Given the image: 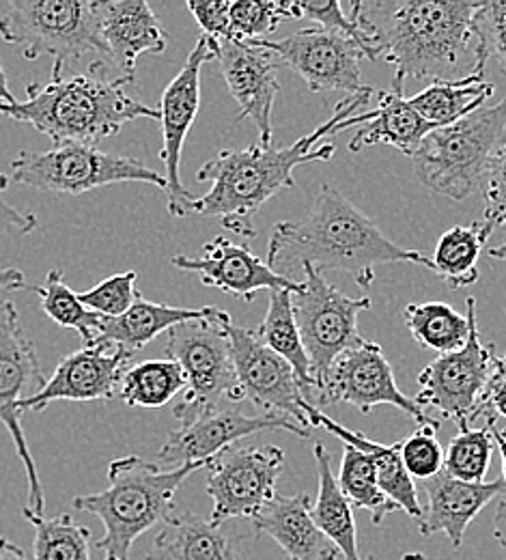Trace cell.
Wrapping results in <instances>:
<instances>
[{
  "label": "cell",
  "instance_id": "44",
  "mask_svg": "<svg viewBox=\"0 0 506 560\" xmlns=\"http://www.w3.org/2000/svg\"><path fill=\"white\" fill-rule=\"evenodd\" d=\"M231 2L228 0H188V11L195 15L203 37L216 52L217 46L231 42Z\"/></svg>",
  "mask_w": 506,
  "mask_h": 560
},
{
  "label": "cell",
  "instance_id": "28",
  "mask_svg": "<svg viewBox=\"0 0 506 560\" xmlns=\"http://www.w3.org/2000/svg\"><path fill=\"white\" fill-rule=\"evenodd\" d=\"M435 126L425 121L403 97V89L392 86L386 93H379V106L375 108V117L358 128L354 139L350 140V151L358 153L373 144H390L401 153L410 155L419 149Z\"/></svg>",
  "mask_w": 506,
  "mask_h": 560
},
{
  "label": "cell",
  "instance_id": "51",
  "mask_svg": "<svg viewBox=\"0 0 506 560\" xmlns=\"http://www.w3.org/2000/svg\"><path fill=\"white\" fill-rule=\"evenodd\" d=\"M0 102H7V104L15 102L13 93L9 91V80H7V73H4V68H2V61H0Z\"/></svg>",
  "mask_w": 506,
  "mask_h": 560
},
{
  "label": "cell",
  "instance_id": "40",
  "mask_svg": "<svg viewBox=\"0 0 506 560\" xmlns=\"http://www.w3.org/2000/svg\"><path fill=\"white\" fill-rule=\"evenodd\" d=\"M295 20L299 18H308L315 24H319V28L323 31H332V33H341L348 39L356 42L362 48V52L366 55L368 61L377 59L375 46H373V37L368 33L366 22L362 20L356 2H352V13L348 15L343 11V4L339 0H295Z\"/></svg>",
  "mask_w": 506,
  "mask_h": 560
},
{
  "label": "cell",
  "instance_id": "11",
  "mask_svg": "<svg viewBox=\"0 0 506 560\" xmlns=\"http://www.w3.org/2000/svg\"><path fill=\"white\" fill-rule=\"evenodd\" d=\"M44 384L46 377L35 343L24 332L15 304L0 295V422L7 427L15 453L24 464L28 479V509L35 515H44L46 495L22 429L17 406L22 399L35 395Z\"/></svg>",
  "mask_w": 506,
  "mask_h": 560
},
{
  "label": "cell",
  "instance_id": "25",
  "mask_svg": "<svg viewBox=\"0 0 506 560\" xmlns=\"http://www.w3.org/2000/svg\"><path fill=\"white\" fill-rule=\"evenodd\" d=\"M302 410L306 415V419L310 422V427H323L326 431H330L332 435H337L339 440H343L348 446H354L362 453H366L375 466V475H377V483L381 491L401 509L405 511L419 526L425 520V509L419 502V491L414 486V479L408 475L403 462H401V453H399V444H379L375 440H368L366 435H362L354 429H348L343 424H339L337 420L330 419L328 415H323L317 406H313L310 401L302 404Z\"/></svg>",
  "mask_w": 506,
  "mask_h": 560
},
{
  "label": "cell",
  "instance_id": "4",
  "mask_svg": "<svg viewBox=\"0 0 506 560\" xmlns=\"http://www.w3.org/2000/svg\"><path fill=\"white\" fill-rule=\"evenodd\" d=\"M106 66L93 63L89 73L72 78L52 75L42 84H28L24 102H0V115L33 126L44 137L61 144L95 147L99 140L117 137L128 121H160V110L137 102L126 93V84L134 78L106 80Z\"/></svg>",
  "mask_w": 506,
  "mask_h": 560
},
{
  "label": "cell",
  "instance_id": "35",
  "mask_svg": "<svg viewBox=\"0 0 506 560\" xmlns=\"http://www.w3.org/2000/svg\"><path fill=\"white\" fill-rule=\"evenodd\" d=\"M337 481L352 506L370 513L375 526H379L395 511H401L379 488L370 457L354 446L345 444Z\"/></svg>",
  "mask_w": 506,
  "mask_h": 560
},
{
  "label": "cell",
  "instance_id": "29",
  "mask_svg": "<svg viewBox=\"0 0 506 560\" xmlns=\"http://www.w3.org/2000/svg\"><path fill=\"white\" fill-rule=\"evenodd\" d=\"M313 457L317 466V498L310 506V515L317 528L337 546L345 560H364L358 550V530L354 520V506L339 488V481L330 466V455L321 442H315ZM370 560V559H366Z\"/></svg>",
  "mask_w": 506,
  "mask_h": 560
},
{
  "label": "cell",
  "instance_id": "45",
  "mask_svg": "<svg viewBox=\"0 0 506 560\" xmlns=\"http://www.w3.org/2000/svg\"><path fill=\"white\" fill-rule=\"evenodd\" d=\"M37 226V215L33 211L17 210L0 199V235H28Z\"/></svg>",
  "mask_w": 506,
  "mask_h": 560
},
{
  "label": "cell",
  "instance_id": "15",
  "mask_svg": "<svg viewBox=\"0 0 506 560\" xmlns=\"http://www.w3.org/2000/svg\"><path fill=\"white\" fill-rule=\"evenodd\" d=\"M226 337L244 399L252 401L261 415L281 417L310 431L313 427L302 410L306 399L290 362L270 350L255 330L237 326L233 319L226 324Z\"/></svg>",
  "mask_w": 506,
  "mask_h": 560
},
{
  "label": "cell",
  "instance_id": "1",
  "mask_svg": "<svg viewBox=\"0 0 506 560\" xmlns=\"http://www.w3.org/2000/svg\"><path fill=\"white\" fill-rule=\"evenodd\" d=\"M373 86H364L358 93L348 95L339 102L334 115L315 132L302 137L290 147L274 144H252L246 149H224L214 160L205 162L197 179L210 182L212 188L192 201L190 213L214 215L222 224L244 240L257 235L255 215L281 190L295 188L293 171L308 162H328L334 158V144L315 142L326 137H337L350 126L368 124L375 110L354 115L364 104H368Z\"/></svg>",
  "mask_w": 506,
  "mask_h": 560
},
{
  "label": "cell",
  "instance_id": "38",
  "mask_svg": "<svg viewBox=\"0 0 506 560\" xmlns=\"http://www.w3.org/2000/svg\"><path fill=\"white\" fill-rule=\"evenodd\" d=\"M496 442L490 427L459 431L444 451V472L466 483H485Z\"/></svg>",
  "mask_w": 506,
  "mask_h": 560
},
{
  "label": "cell",
  "instance_id": "18",
  "mask_svg": "<svg viewBox=\"0 0 506 560\" xmlns=\"http://www.w3.org/2000/svg\"><path fill=\"white\" fill-rule=\"evenodd\" d=\"M134 353L104 343L84 346L66 355L52 377L31 397L22 399L20 415L42 412L55 401H113Z\"/></svg>",
  "mask_w": 506,
  "mask_h": 560
},
{
  "label": "cell",
  "instance_id": "21",
  "mask_svg": "<svg viewBox=\"0 0 506 560\" xmlns=\"http://www.w3.org/2000/svg\"><path fill=\"white\" fill-rule=\"evenodd\" d=\"M173 266L181 272L197 275L203 284L220 289L244 302H252L259 291H291L297 293L302 282L276 275L259 259L248 244H235L216 237L203 248V257H173Z\"/></svg>",
  "mask_w": 506,
  "mask_h": 560
},
{
  "label": "cell",
  "instance_id": "17",
  "mask_svg": "<svg viewBox=\"0 0 506 560\" xmlns=\"http://www.w3.org/2000/svg\"><path fill=\"white\" fill-rule=\"evenodd\" d=\"M255 44L281 59L313 93L345 91L352 95L364 89L361 68L366 55L356 42L341 33L315 26L285 39H261Z\"/></svg>",
  "mask_w": 506,
  "mask_h": 560
},
{
  "label": "cell",
  "instance_id": "2",
  "mask_svg": "<svg viewBox=\"0 0 506 560\" xmlns=\"http://www.w3.org/2000/svg\"><path fill=\"white\" fill-rule=\"evenodd\" d=\"M403 261L434 270L432 259L388 240L352 201L323 184L302 220H285L272 229L266 264L291 280L304 266L339 270L368 289L377 266Z\"/></svg>",
  "mask_w": 506,
  "mask_h": 560
},
{
  "label": "cell",
  "instance_id": "8",
  "mask_svg": "<svg viewBox=\"0 0 506 560\" xmlns=\"http://www.w3.org/2000/svg\"><path fill=\"white\" fill-rule=\"evenodd\" d=\"M228 322L226 311L212 306L210 315L184 322L166 332L164 353L186 373L184 401L173 408L179 424L214 412L222 399H244L226 337Z\"/></svg>",
  "mask_w": 506,
  "mask_h": 560
},
{
  "label": "cell",
  "instance_id": "3",
  "mask_svg": "<svg viewBox=\"0 0 506 560\" xmlns=\"http://www.w3.org/2000/svg\"><path fill=\"white\" fill-rule=\"evenodd\" d=\"M483 2L397 0L356 2L377 59L395 68L392 86L405 78L452 80L474 42V18Z\"/></svg>",
  "mask_w": 506,
  "mask_h": 560
},
{
  "label": "cell",
  "instance_id": "42",
  "mask_svg": "<svg viewBox=\"0 0 506 560\" xmlns=\"http://www.w3.org/2000/svg\"><path fill=\"white\" fill-rule=\"evenodd\" d=\"M434 427H416V431L399 442L401 462L412 479L429 481L444 470V448L435 438Z\"/></svg>",
  "mask_w": 506,
  "mask_h": 560
},
{
  "label": "cell",
  "instance_id": "53",
  "mask_svg": "<svg viewBox=\"0 0 506 560\" xmlns=\"http://www.w3.org/2000/svg\"><path fill=\"white\" fill-rule=\"evenodd\" d=\"M490 255H492L494 259L506 261V242L503 244V246H496V248H492V250H490Z\"/></svg>",
  "mask_w": 506,
  "mask_h": 560
},
{
  "label": "cell",
  "instance_id": "9",
  "mask_svg": "<svg viewBox=\"0 0 506 560\" xmlns=\"http://www.w3.org/2000/svg\"><path fill=\"white\" fill-rule=\"evenodd\" d=\"M11 175L20 186L59 195H84L113 184H151L166 190L164 175L143 162L86 144L22 151L11 162Z\"/></svg>",
  "mask_w": 506,
  "mask_h": 560
},
{
  "label": "cell",
  "instance_id": "52",
  "mask_svg": "<svg viewBox=\"0 0 506 560\" xmlns=\"http://www.w3.org/2000/svg\"><path fill=\"white\" fill-rule=\"evenodd\" d=\"M494 377L506 380V353L494 358Z\"/></svg>",
  "mask_w": 506,
  "mask_h": 560
},
{
  "label": "cell",
  "instance_id": "33",
  "mask_svg": "<svg viewBox=\"0 0 506 560\" xmlns=\"http://www.w3.org/2000/svg\"><path fill=\"white\" fill-rule=\"evenodd\" d=\"M492 235L474 222L472 226L448 229L435 246L434 270L450 289H463L479 280V259Z\"/></svg>",
  "mask_w": 506,
  "mask_h": 560
},
{
  "label": "cell",
  "instance_id": "49",
  "mask_svg": "<svg viewBox=\"0 0 506 560\" xmlns=\"http://www.w3.org/2000/svg\"><path fill=\"white\" fill-rule=\"evenodd\" d=\"M494 537L503 546L506 552V498H503L496 506V517H494Z\"/></svg>",
  "mask_w": 506,
  "mask_h": 560
},
{
  "label": "cell",
  "instance_id": "43",
  "mask_svg": "<svg viewBox=\"0 0 506 560\" xmlns=\"http://www.w3.org/2000/svg\"><path fill=\"white\" fill-rule=\"evenodd\" d=\"M485 211L481 226L492 235L496 229L506 226V135L498 147L485 179Z\"/></svg>",
  "mask_w": 506,
  "mask_h": 560
},
{
  "label": "cell",
  "instance_id": "19",
  "mask_svg": "<svg viewBox=\"0 0 506 560\" xmlns=\"http://www.w3.org/2000/svg\"><path fill=\"white\" fill-rule=\"evenodd\" d=\"M261 431H290L299 438H310V431L281 417H248L239 410L217 408L214 412L188 420L179 424V429L170 431L157 453V464H168L175 468L186 464H208L217 453L237 444L242 438Z\"/></svg>",
  "mask_w": 506,
  "mask_h": 560
},
{
  "label": "cell",
  "instance_id": "12",
  "mask_svg": "<svg viewBox=\"0 0 506 560\" xmlns=\"http://www.w3.org/2000/svg\"><path fill=\"white\" fill-rule=\"evenodd\" d=\"M496 348L481 341L476 317L470 328V339L459 351L435 358L419 375V395L414 401L421 408H435L452 420L459 431L487 415L485 395L494 375Z\"/></svg>",
  "mask_w": 506,
  "mask_h": 560
},
{
  "label": "cell",
  "instance_id": "22",
  "mask_svg": "<svg viewBox=\"0 0 506 560\" xmlns=\"http://www.w3.org/2000/svg\"><path fill=\"white\" fill-rule=\"evenodd\" d=\"M97 18L106 61L126 78H134L143 55H162L166 50V31L145 0H99Z\"/></svg>",
  "mask_w": 506,
  "mask_h": 560
},
{
  "label": "cell",
  "instance_id": "34",
  "mask_svg": "<svg viewBox=\"0 0 506 560\" xmlns=\"http://www.w3.org/2000/svg\"><path fill=\"white\" fill-rule=\"evenodd\" d=\"M181 390H186V373L175 360H143L126 371L117 397L132 408L155 410Z\"/></svg>",
  "mask_w": 506,
  "mask_h": 560
},
{
  "label": "cell",
  "instance_id": "30",
  "mask_svg": "<svg viewBox=\"0 0 506 560\" xmlns=\"http://www.w3.org/2000/svg\"><path fill=\"white\" fill-rule=\"evenodd\" d=\"M496 86L485 73H468L459 80H435L425 91L410 97L412 108L435 128H446L483 108Z\"/></svg>",
  "mask_w": 506,
  "mask_h": 560
},
{
  "label": "cell",
  "instance_id": "39",
  "mask_svg": "<svg viewBox=\"0 0 506 560\" xmlns=\"http://www.w3.org/2000/svg\"><path fill=\"white\" fill-rule=\"evenodd\" d=\"M231 42H261L272 35L283 20H295L293 2L237 0L231 2Z\"/></svg>",
  "mask_w": 506,
  "mask_h": 560
},
{
  "label": "cell",
  "instance_id": "50",
  "mask_svg": "<svg viewBox=\"0 0 506 560\" xmlns=\"http://www.w3.org/2000/svg\"><path fill=\"white\" fill-rule=\"evenodd\" d=\"M0 560H28L24 550L11 544L9 539H0Z\"/></svg>",
  "mask_w": 506,
  "mask_h": 560
},
{
  "label": "cell",
  "instance_id": "46",
  "mask_svg": "<svg viewBox=\"0 0 506 560\" xmlns=\"http://www.w3.org/2000/svg\"><path fill=\"white\" fill-rule=\"evenodd\" d=\"M485 419L496 417V419H506V380H498L492 375L487 395H485Z\"/></svg>",
  "mask_w": 506,
  "mask_h": 560
},
{
  "label": "cell",
  "instance_id": "55",
  "mask_svg": "<svg viewBox=\"0 0 506 560\" xmlns=\"http://www.w3.org/2000/svg\"><path fill=\"white\" fill-rule=\"evenodd\" d=\"M9 188V177L4 173H0V192Z\"/></svg>",
  "mask_w": 506,
  "mask_h": 560
},
{
  "label": "cell",
  "instance_id": "23",
  "mask_svg": "<svg viewBox=\"0 0 506 560\" xmlns=\"http://www.w3.org/2000/svg\"><path fill=\"white\" fill-rule=\"evenodd\" d=\"M425 491L429 498L425 520L421 524L423 537L444 533L452 548H461L468 526L476 515L505 491V481H485V483H466L448 477L444 470L425 481Z\"/></svg>",
  "mask_w": 506,
  "mask_h": 560
},
{
  "label": "cell",
  "instance_id": "24",
  "mask_svg": "<svg viewBox=\"0 0 506 560\" xmlns=\"http://www.w3.org/2000/svg\"><path fill=\"white\" fill-rule=\"evenodd\" d=\"M308 493L279 495L252 520L255 530L272 537L291 560H339L337 546L317 528Z\"/></svg>",
  "mask_w": 506,
  "mask_h": 560
},
{
  "label": "cell",
  "instance_id": "5",
  "mask_svg": "<svg viewBox=\"0 0 506 560\" xmlns=\"http://www.w3.org/2000/svg\"><path fill=\"white\" fill-rule=\"evenodd\" d=\"M208 464H186L179 468H160L143 457L130 455L108 466V488L75 495L73 509L93 513L104 537L95 541V550L104 560H132V546L155 524L166 522L175 511V493L181 483Z\"/></svg>",
  "mask_w": 506,
  "mask_h": 560
},
{
  "label": "cell",
  "instance_id": "20",
  "mask_svg": "<svg viewBox=\"0 0 506 560\" xmlns=\"http://www.w3.org/2000/svg\"><path fill=\"white\" fill-rule=\"evenodd\" d=\"M220 71L239 106L237 124L250 119L261 144H274L272 113L281 93L276 57L255 42H224L216 48Z\"/></svg>",
  "mask_w": 506,
  "mask_h": 560
},
{
  "label": "cell",
  "instance_id": "7",
  "mask_svg": "<svg viewBox=\"0 0 506 560\" xmlns=\"http://www.w3.org/2000/svg\"><path fill=\"white\" fill-rule=\"evenodd\" d=\"M99 0H13L0 18V37L28 61L55 59V70L93 59L108 68L99 42Z\"/></svg>",
  "mask_w": 506,
  "mask_h": 560
},
{
  "label": "cell",
  "instance_id": "6",
  "mask_svg": "<svg viewBox=\"0 0 506 560\" xmlns=\"http://www.w3.org/2000/svg\"><path fill=\"white\" fill-rule=\"evenodd\" d=\"M506 135V97L452 126L435 128L412 153L416 179L435 195L466 201L485 186Z\"/></svg>",
  "mask_w": 506,
  "mask_h": 560
},
{
  "label": "cell",
  "instance_id": "48",
  "mask_svg": "<svg viewBox=\"0 0 506 560\" xmlns=\"http://www.w3.org/2000/svg\"><path fill=\"white\" fill-rule=\"evenodd\" d=\"M487 427L494 435V442H496V448H501V455H503V481H505L506 490V427L498 424L496 417H490L487 419Z\"/></svg>",
  "mask_w": 506,
  "mask_h": 560
},
{
  "label": "cell",
  "instance_id": "47",
  "mask_svg": "<svg viewBox=\"0 0 506 560\" xmlns=\"http://www.w3.org/2000/svg\"><path fill=\"white\" fill-rule=\"evenodd\" d=\"M28 289L24 282V275L17 268H4L0 270V291H17Z\"/></svg>",
  "mask_w": 506,
  "mask_h": 560
},
{
  "label": "cell",
  "instance_id": "41",
  "mask_svg": "<svg viewBox=\"0 0 506 560\" xmlns=\"http://www.w3.org/2000/svg\"><path fill=\"white\" fill-rule=\"evenodd\" d=\"M137 279L139 275L134 270L113 275L97 282L93 289L78 293L80 302L99 317H121L141 298V291L137 289Z\"/></svg>",
  "mask_w": 506,
  "mask_h": 560
},
{
  "label": "cell",
  "instance_id": "27",
  "mask_svg": "<svg viewBox=\"0 0 506 560\" xmlns=\"http://www.w3.org/2000/svg\"><path fill=\"white\" fill-rule=\"evenodd\" d=\"M145 560H237L222 526L190 511L170 513Z\"/></svg>",
  "mask_w": 506,
  "mask_h": 560
},
{
  "label": "cell",
  "instance_id": "13",
  "mask_svg": "<svg viewBox=\"0 0 506 560\" xmlns=\"http://www.w3.org/2000/svg\"><path fill=\"white\" fill-rule=\"evenodd\" d=\"M285 470V451L266 444H233L208 462V493L214 526L228 520H255L274 498Z\"/></svg>",
  "mask_w": 506,
  "mask_h": 560
},
{
  "label": "cell",
  "instance_id": "37",
  "mask_svg": "<svg viewBox=\"0 0 506 560\" xmlns=\"http://www.w3.org/2000/svg\"><path fill=\"white\" fill-rule=\"evenodd\" d=\"M39 300L44 313L59 324L61 328L75 330L84 346H93L97 337V328L102 317L89 311L82 302L80 295L73 291L72 287L63 279L61 270H50L46 275V282L42 287H31Z\"/></svg>",
  "mask_w": 506,
  "mask_h": 560
},
{
  "label": "cell",
  "instance_id": "32",
  "mask_svg": "<svg viewBox=\"0 0 506 560\" xmlns=\"http://www.w3.org/2000/svg\"><path fill=\"white\" fill-rule=\"evenodd\" d=\"M291 291H270V304L266 319L255 330L257 337L270 348L276 351L281 358H285L295 371L299 390L306 401L313 404V380H310V362L304 350L295 317H293V304H291ZM315 406V404H313Z\"/></svg>",
  "mask_w": 506,
  "mask_h": 560
},
{
  "label": "cell",
  "instance_id": "14",
  "mask_svg": "<svg viewBox=\"0 0 506 560\" xmlns=\"http://www.w3.org/2000/svg\"><path fill=\"white\" fill-rule=\"evenodd\" d=\"M315 401L319 406L350 404L361 415H370L377 406H395L416 420V427H434L439 431V420L427 417L414 397L399 390L390 362L373 341H364L358 348L345 351L330 366L315 388Z\"/></svg>",
  "mask_w": 506,
  "mask_h": 560
},
{
  "label": "cell",
  "instance_id": "16",
  "mask_svg": "<svg viewBox=\"0 0 506 560\" xmlns=\"http://www.w3.org/2000/svg\"><path fill=\"white\" fill-rule=\"evenodd\" d=\"M216 52L205 37H201L195 50L188 55L184 68L168 82L160 100V126H162V151L164 179L168 195V213L175 218L190 215L195 197L181 182V153L188 132L199 115L201 106V71L214 61Z\"/></svg>",
  "mask_w": 506,
  "mask_h": 560
},
{
  "label": "cell",
  "instance_id": "31",
  "mask_svg": "<svg viewBox=\"0 0 506 560\" xmlns=\"http://www.w3.org/2000/svg\"><path fill=\"white\" fill-rule=\"evenodd\" d=\"M466 315L457 313L444 302H421L405 306V326L414 341L425 350L437 351L439 355L459 351L470 339V328L476 317V300H466Z\"/></svg>",
  "mask_w": 506,
  "mask_h": 560
},
{
  "label": "cell",
  "instance_id": "54",
  "mask_svg": "<svg viewBox=\"0 0 506 560\" xmlns=\"http://www.w3.org/2000/svg\"><path fill=\"white\" fill-rule=\"evenodd\" d=\"M401 560H437V559H427V557H423V555H419V552H410V555H405Z\"/></svg>",
  "mask_w": 506,
  "mask_h": 560
},
{
  "label": "cell",
  "instance_id": "36",
  "mask_svg": "<svg viewBox=\"0 0 506 560\" xmlns=\"http://www.w3.org/2000/svg\"><path fill=\"white\" fill-rule=\"evenodd\" d=\"M26 522L35 528V560H91V530L73 522L70 515L46 517L22 509Z\"/></svg>",
  "mask_w": 506,
  "mask_h": 560
},
{
  "label": "cell",
  "instance_id": "10",
  "mask_svg": "<svg viewBox=\"0 0 506 560\" xmlns=\"http://www.w3.org/2000/svg\"><path fill=\"white\" fill-rule=\"evenodd\" d=\"M302 289L291 295L293 317L310 362L313 404L315 388L330 366L345 353L364 343L358 332V315L370 308L368 295L350 298L323 279L313 266L302 268Z\"/></svg>",
  "mask_w": 506,
  "mask_h": 560
},
{
  "label": "cell",
  "instance_id": "26",
  "mask_svg": "<svg viewBox=\"0 0 506 560\" xmlns=\"http://www.w3.org/2000/svg\"><path fill=\"white\" fill-rule=\"evenodd\" d=\"M212 306L203 308H179V306H168V304H157L149 302L143 295L132 304L130 311H126L121 317H102L95 343H104L110 348H121V350L141 351L149 346L155 337L162 332H168L170 328L201 319L210 315Z\"/></svg>",
  "mask_w": 506,
  "mask_h": 560
}]
</instances>
